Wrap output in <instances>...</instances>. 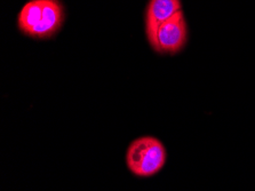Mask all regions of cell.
I'll use <instances>...</instances> for the list:
<instances>
[{
  "label": "cell",
  "mask_w": 255,
  "mask_h": 191,
  "mask_svg": "<svg viewBox=\"0 0 255 191\" xmlns=\"http://www.w3.org/2000/svg\"><path fill=\"white\" fill-rule=\"evenodd\" d=\"M187 42L188 25L183 11L181 10L159 26L152 49L159 54L174 55L181 52Z\"/></svg>",
  "instance_id": "7a4b0ae2"
},
{
  "label": "cell",
  "mask_w": 255,
  "mask_h": 191,
  "mask_svg": "<svg viewBox=\"0 0 255 191\" xmlns=\"http://www.w3.org/2000/svg\"><path fill=\"white\" fill-rule=\"evenodd\" d=\"M42 3H44V0H30L22 7L17 17V26L25 36H32L33 31L40 23Z\"/></svg>",
  "instance_id": "5b68a950"
},
{
  "label": "cell",
  "mask_w": 255,
  "mask_h": 191,
  "mask_svg": "<svg viewBox=\"0 0 255 191\" xmlns=\"http://www.w3.org/2000/svg\"><path fill=\"white\" fill-rule=\"evenodd\" d=\"M167 153L159 140L142 136L129 144L126 153L128 170L138 178H150L159 173L165 166Z\"/></svg>",
  "instance_id": "6da1fadb"
},
{
  "label": "cell",
  "mask_w": 255,
  "mask_h": 191,
  "mask_svg": "<svg viewBox=\"0 0 255 191\" xmlns=\"http://www.w3.org/2000/svg\"><path fill=\"white\" fill-rule=\"evenodd\" d=\"M181 10V0H150L145 10V34L151 47L159 26Z\"/></svg>",
  "instance_id": "3957f363"
},
{
  "label": "cell",
  "mask_w": 255,
  "mask_h": 191,
  "mask_svg": "<svg viewBox=\"0 0 255 191\" xmlns=\"http://www.w3.org/2000/svg\"><path fill=\"white\" fill-rule=\"evenodd\" d=\"M64 8L60 0H44L41 21L31 38L51 39L59 32L64 23Z\"/></svg>",
  "instance_id": "277c9868"
}]
</instances>
